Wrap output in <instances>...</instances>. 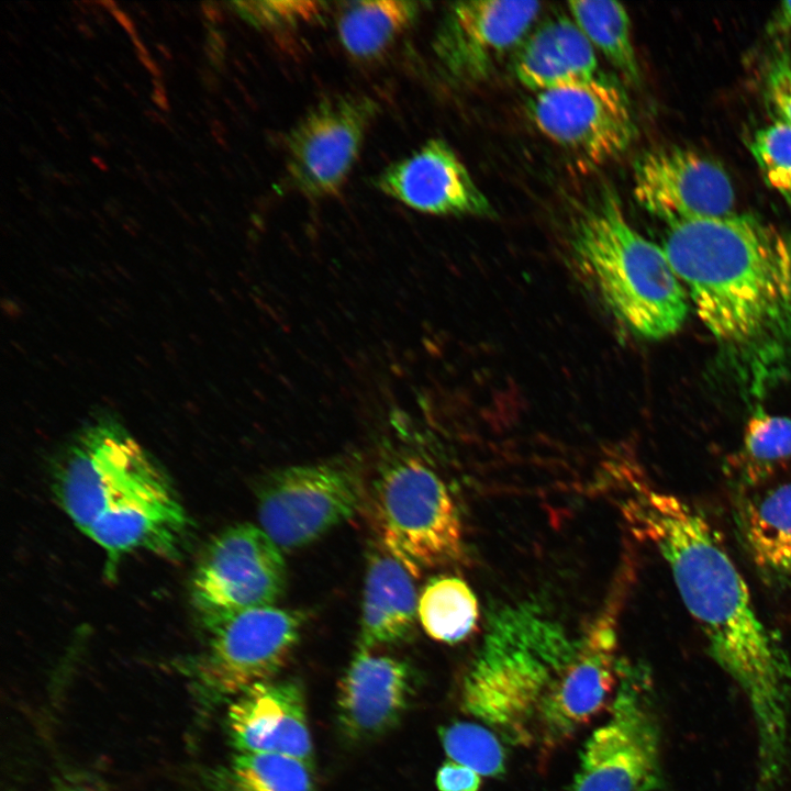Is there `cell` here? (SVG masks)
Returning <instances> with one entry per match:
<instances>
[{
	"label": "cell",
	"mask_w": 791,
	"mask_h": 791,
	"mask_svg": "<svg viewBox=\"0 0 791 791\" xmlns=\"http://www.w3.org/2000/svg\"><path fill=\"white\" fill-rule=\"evenodd\" d=\"M621 511L635 537L668 564L680 598L717 664L750 695L766 734L778 735L790 659L704 514L686 500L630 479Z\"/></svg>",
	"instance_id": "1"
},
{
	"label": "cell",
	"mask_w": 791,
	"mask_h": 791,
	"mask_svg": "<svg viewBox=\"0 0 791 791\" xmlns=\"http://www.w3.org/2000/svg\"><path fill=\"white\" fill-rule=\"evenodd\" d=\"M528 114L546 137L595 164L621 156L636 133L624 91L598 76L536 92Z\"/></svg>",
	"instance_id": "12"
},
{
	"label": "cell",
	"mask_w": 791,
	"mask_h": 791,
	"mask_svg": "<svg viewBox=\"0 0 791 791\" xmlns=\"http://www.w3.org/2000/svg\"><path fill=\"white\" fill-rule=\"evenodd\" d=\"M111 14L123 26L130 36L137 35L133 20L124 11L116 9L112 11Z\"/></svg>",
	"instance_id": "34"
},
{
	"label": "cell",
	"mask_w": 791,
	"mask_h": 791,
	"mask_svg": "<svg viewBox=\"0 0 791 791\" xmlns=\"http://www.w3.org/2000/svg\"><path fill=\"white\" fill-rule=\"evenodd\" d=\"M363 495V478L352 461L282 468L258 492L259 527L280 549H296L350 517Z\"/></svg>",
	"instance_id": "10"
},
{
	"label": "cell",
	"mask_w": 791,
	"mask_h": 791,
	"mask_svg": "<svg viewBox=\"0 0 791 791\" xmlns=\"http://www.w3.org/2000/svg\"><path fill=\"white\" fill-rule=\"evenodd\" d=\"M439 737L449 760L461 764L479 776L501 777L505 772V755L499 736L479 724L456 722L439 729Z\"/></svg>",
	"instance_id": "27"
},
{
	"label": "cell",
	"mask_w": 791,
	"mask_h": 791,
	"mask_svg": "<svg viewBox=\"0 0 791 791\" xmlns=\"http://www.w3.org/2000/svg\"><path fill=\"white\" fill-rule=\"evenodd\" d=\"M303 615L275 605L250 609L210 627L189 675L204 703L234 700L252 686L271 680L294 650Z\"/></svg>",
	"instance_id": "8"
},
{
	"label": "cell",
	"mask_w": 791,
	"mask_h": 791,
	"mask_svg": "<svg viewBox=\"0 0 791 791\" xmlns=\"http://www.w3.org/2000/svg\"><path fill=\"white\" fill-rule=\"evenodd\" d=\"M49 791H97V789L88 782L67 780L53 787Z\"/></svg>",
	"instance_id": "33"
},
{
	"label": "cell",
	"mask_w": 791,
	"mask_h": 791,
	"mask_svg": "<svg viewBox=\"0 0 791 791\" xmlns=\"http://www.w3.org/2000/svg\"><path fill=\"white\" fill-rule=\"evenodd\" d=\"M567 5L572 20L592 46L631 83H638L640 69L626 9L620 2L605 0L570 1Z\"/></svg>",
	"instance_id": "24"
},
{
	"label": "cell",
	"mask_w": 791,
	"mask_h": 791,
	"mask_svg": "<svg viewBox=\"0 0 791 791\" xmlns=\"http://www.w3.org/2000/svg\"><path fill=\"white\" fill-rule=\"evenodd\" d=\"M740 535L755 565L768 576L791 575V482L743 501Z\"/></svg>",
	"instance_id": "21"
},
{
	"label": "cell",
	"mask_w": 791,
	"mask_h": 791,
	"mask_svg": "<svg viewBox=\"0 0 791 791\" xmlns=\"http://www.w3.org/2000/svg\"><path fill=\"white\" fill-rule=\"evenodd\" d=\"M436 786L439 791H478L480 777L472 769L448 760L437 771Z\"/></svg>",
	"instance_id": "31"
},
{
	"label": "cell",
	"mask_w": 791,
	"mask_h": 791,
	"mask_svg": "<svg viewBox=\"0 0 791 791\" xmlns=\"http://www.w3.org/2000/svg\"><path fill=\"white\" fill-rule=\"evenodd\" d=\"M594 48L572 19L547 20L521 43L513 62L517 80L543 91L597 77Z\"/></svg>",
	"instance_id": "19"
},
{
	"label": "cell",
	"mask_w": 791,
	"mask_h": 791,
	"mask_svg": "<svg viewBox=\"0 0 791 791\" xmlns=\"http://www.w3.org/2000/svg\"><path fill=\"white\" fill-rule=\"evenodd\" d=\"M286 586L281 549L259 527L241 523L204 546L191 579V600L205 627L274 605Z\"/></svg>",
	"instance_id": "9"
},
{
	"label": "cell",
	"mask_w": 791,
	"mask_h": 791,
	"mask_svg": "<svg viewBox=\"0 0 791 791\" xmlns=\"http://www.w3.org/2000/svg\"><path fill=\"white\" fill-rule=\"evenodd\" d=\"M78 116H79V119H80L83 123L90 124L89 116H88V114H86L85 112L79 111V112H78Z\"/></svg>",
	"instance_id": "50"
},
{
	"label": "cell",
	"mask_w": 791,
	"mask_h": 791,
	"mask_svg": "<svg viewBox=\"0 0 791 791\" xmlns=\"http://www.w3.org/2000/svg\"><path fill=\"white\" fill-rule=\"evenodd\" d=\"M419 11V3L413 1L352 2L338 16L339 42L355 58H377L412 25Z\"/></svg>",
	"instance_id": "22"
},
{
	"label": "cell",
	"mask_w": 791,
	"mask_h": 791,
	"mask_svg": "<svg viewBox=\"0 0 791 791\" xmlns=\"http://www.w3.org/2000/svg\"><path fill=\"white\" fill-rule=\"evenodd\" d=\"M409 664L359 648L338 686L337 720L344 735L363 742L396 726L413 697Z\"/></svg>",
	"instance_id": "18"
},
{
	"label": "cell",
	"mask_w": 791,
	"mask_h": 791,
	"mask_svg": "<svg viewBox=\"0 0 791 791\" xmlns=\"http://www.w3.org/2000/svg\"><path fill=\"white\" fill-rule=\"evenodd\" d=\"M152 101L161 110L168 111L169 110V103L166 97V93L154 90L152 96Z\"/></svg>",
	"instance_id": "37"
},
{
	"label": "cell",
	"mask_w": 791,
	"mask_h": 791,
	"mask_svg": "<svg viewBox=\"0 0 791 791\" xmlns=\"http://www.w3.org/2000/svg\"><path fill=\"white\" fill-rule=\"evenodd\" d=\"M230 4L250 24L265 29L308 22L316 18L324 7L317 1H233Z\"/></svg>",
	"instance_id": "29"
},
{
	"label": "cell",
	"mask_w": 791,
	"mask_h": 791,
	"mask_svg": "<svg viewBox=\"0 0 791 791\" xmlns=\"http://www.w3.org/2000/svg\"><path fill=\"white\" fill-rule=\"evenodd\" d=\"M791 459V419L758 408L748 419L742 450L736 457L742 478L756 482L775 466Z\"/></svg>",
	"instance_id": "26"
},
{
	"label": "cell",
	"mask_w": 791,
	"mask_h": 791,
	"mask_svg": "<svg viewBox=\"0 0 791 791\" xmlns=\"http://www.w3.org/2000/svg\"><path fill=\"white\" fill-rule=\"evenodd\" d=\"M94 2H96V4L101 5L102 8L109 10L110 12L119 9L116 3L112 0H99V1H94Z\"/></svg>",
	"instance_id": "44"
},
{
	"label": "cell",
	"mask_w": 791,
	"mask_h": 791,
	"mask_svg": "<svg viewBox=\"0 0 791 791\" xmlns=\"http://www.w3.org/2000/svg\"><path fill=\"white\" fill-rule=\"evenodd\" d=\"M616 592L578 638L576 653L556 678L543 706L537 742L554 747L586 725L616 693L621 660H617Z\"/></svg>",
	"instance_id": "13"
},
{
	"label": "cell",
	"mask_w": 791,
	"mask_h": 791,
	"mask_svg": "<svg viewBox=\"0 0 791 791\" xmlns=\"http://www.w3.org/2000/svg\"><path fill=\"white\" fill-rule=\"evenodd\" d=\"M571 250L580 270L615 320L633 334L661 339L680 330L688 293L662 247L625 219L609 189L575 220Z\"/></svg>",
	"instance_id": "5"
},
{
	"label": "cell",
	"mask_w": 791,
	"mask_h": 791,
	"mask_svg": "<svg viewBox=\"0 0 791 791\" xmlns=\"http://www.w3.org/2000/svg\"><path fill=\"white\" fill-rule=\"evenodd\" d=\"M541 12L537 1H460L446 10L434 40L448 76L476 83L489 78L520 45Z\"/></svg>",
	"instance_id": "14"
},
{
	"label": "cell",
	"mask_w": 791,
	"mask_h": 791,
	"mask_svg": "<svg viewBox=\"0 0 791 791\" xmlns=\"http://www.w3.org/2000/svg\"><path fill=\"white\" fill-rule=\"evenodd\" d=\"M156 176H157V178L160 180V182H163V183H165V185H169V183H170V179H169L170 177L167 176V174L158 170V171H156Z\"/></svg>",
	"instance_id": "47"
},
{
	"label": "cell",
	"mask_w": 791,
	"mask_h": 791,
	"mask_svg": "<svg viewBox=\"0 0 791 791\" xmlns=\"http://www.w3.org/2000/svg\"><path fill=\"white\" fill-rule=\"evenodd\" d=\"M91 161L100 169V170H108L107 164L98 156L92 155Z\"/></svg>",
	"instance_id": "45"
},
{
	"label": "cell",
	"mask_w": 791,
	"mask_h": 791,
	"mask_svg": "<svg viewBox=\"0 0 791 791\" xmlns=\"http://www.w3.org/2000/svg\"><path fill=\"white\" fill-rule=\"evenodd\" d=\"M92 140H93L94 143H97V145H99L100 147H103V148H109V147H110L111 140L107 137L105 133L102 134V133H99V132H93V134H92Z\"/></svg>",
	"instance_id": "39"
},
{
	"label": "cell",
	"mask_w": 791,
	"mask_h": 791,
	"mask_svg": "<svg viewBox=\"0 0 791 791\" xmlns=\"http://www.w3.org/2000/svg\"><path fill=\"white\" fill-rule=\"evenodd\" d=\"M22 4H23V7H24L25 10H31V9H33V7H32L29 2H23Z\"/></svg>",
	"instance_id": "55"
},
{
	"label": "cell",
	"mask_w": 791,
	"mask_h": 791,
	"mask_svg": "<svg viewBox=\"0 0 791 791\" xmlns=\"http://www.w3.org/2000/svg\"><path fill=\"white\" fill-rule=\"evenodd\" d=\"M76 27L85 37L94 38V32L86 22L76 24Z\"/></svg>",
	"instance_id": "41"
},
{
	"label": "cell",
	"mask_w": 791,
	"mask_h": 791,
	"mask_svg": "<svg viewBox=\"0 0 791 791\" xmlns=\"http://www.w3.org/2000/svg\"><path fill=\"white\" fill-rule=\"evenodd\" d=\"M312 769L286 755L236 753L221 781L224 791H316Z\"/></svg>",
	"instance_id": "25"
},
{
	"label": "cell",
	"mask_w": 791,
	"mask_h": 791,
	"mask_svg": "<svg viewBox=\"0 0 791 791\" xmlns=\"http://www.w3.org/2000/svg\"><path fill=\"white\" fill-rule=\"evenodd\" d=\"M179 58L182 64L190 65V59L186 55L183 56V54H179Z\"/></svg>",
	"instance_id": "53"
},
{
	"label": "cell",
	"mask_w": 791,
	"mask_h": 791,
	"mask_svg": "<svg viewBox=\"0 0 791 791\" xmlns=\"http://www.w3.org/2000/svg\"><path fill=\"white\" fill-rule=\"evenodd\" d=\"M144 114L154 123H160L163 121V118L160 114H158L156 111L152 109L144 110Z\"/></svg>",
	"instance_id": "42"
},
{
	"label": "cell",
	"mask_w": 791,
	"mask_h": 791,
	"mask_svg": "<svg viewBox=\"0 0 791 791\" xmlns=\"http://www.w3.org/2000/svg\"><path fill=\"white\" fill-rule=\"evenodd\" d=\"M661 737L648 671L621 661L608 720L586 742L570 791H656Z\"/></svg>",
	"instance_id": "7"
},
{
	"label": "cell",
	"mask_w": 791,
	"mask_h": 791,
	"mask_svg": "<svg viewBox=\"0 0 791 791\" xmlns=\"http://www.w3.org/2000/svg\"><path fill=\"white\" fill-rule=\"evenodd\" d=\"M156 48L158 49V52L161 54V56H163L166 60H171V59H172L171 52H170V49H169L165 44H163V43H157V44H156Z\"/></svg>",
	"instance_id": "43"
},
{
	"label": "cell",
	"mask_w": 791,
	"mask_h": 791,
	"mask_svg": "<svg viewBox=\"0 0 791 791\" xmlns=\"http://www.w3.org/2000/svg\"><path fill=\"white\" fill-rule=\"evenodd\" d=\"M203 49L205 55L208 56L211 64L218 68L222 66L221 56L212 49L207 43L203 45Z\"/></svg>",
	"instance_id": "38"
},
{
	"label": "cell",
	"mask_w": 791,
	"mask_h": 791,
	"mask_svg": "<svg viewBox=\"0 0 791 791\" xmlns=\"http://www.w3.org/2000/svg\"><path fill=\"white\" fill-rule=\"evenodd\" d=\"M69 60H71L70 63H71L77 69H80V66L77 64L76 59H74L73 57H69Z\"/></svg>",
	"instance_id": "54"
},
{
	"label": "cell",
	"mask_w": 791,
	"mask_h": 791,
	"mask_svg": "<svg viewBox=\"0 0 791 791\" xmlns=\"http://www.w3.org/2000/svg\"><path fill=\"white\" fill-rule=\"evenodd\" d=\"M749 149L766 182L791 199V127L777 121L758 130Z\"/></svg>",
	"instance_id": "28"
},
{
	"label": "cell",
	"mask_w": 791,
	"mask_h": 791,
	"mask_svg": "<svg viewBox=\"0 0 791 791\" xmlns=\"http://www.w3.org/2000/svg\"><path fill=\"white\" fill-rule=\"evenodd\" d=\"M478 600L463 579L442 575L432 578L417 600V619L433 639L458 643L467 638L479 620Z\"/></svg>",
	"instance_id": "23"
},
{
	"label": "cell",
	"mask_w": 791,
	"mask_h": 791,
	"mask_svg": "<svg viewBox=\"0 0 791 791\" xmlns=\"http://www.w3.org/2000/svg\"><path fill=\"white\" fill-rule=\"evenodd\" d=\"M123 86L131 94H133L134 97H137V92L133 89V87L131 85L124 82Z\"/></svg>",
	"instance_id": "52"
},
{
	"label": "cell",
	"mask_w": 791,
	"mask_h": 791,
	"mask_svg": "<svg viewBox=\"0 0 791 791\" xmlns=\"http://www.w3.org/2000/svg\"><path fill=\"white\" fill-rule=\"evenodd\" d=\"M136 55L149 56V53L137 35L131 36Z\"/></svg>",
	"instance_id": "40"
},
{
	"label": "cell",
	"mask_w": 791,
	"mask_h": 791,
	"mask_svg": "<svg viewBox=\"0 0 791 791\" xmlns=\"http://www.w3.org/2000/svg\"><path fill=\"white\" fill-rule=\"evenodd\" d=\"M138 60L141 64L155 77L160 78L161 77V69L158 67L156 62H154L149 56H143L137 55Z\"/></svg>",
	"instance_id": "36"
},
{
	"label": "cell",
	"mask_w": 791,
	"mask_h": 791,
	"mask_svg": "<svg viewBox=\"0 0 791 791\" xmlns=\"http://www.w3.org/2000/svg\"><path fill=\"white\" fill-rule=\"evenodd\" d=\"M92 99H93L94 103H96L99 108L105 109V104L103 103V101H102L100 98L93 96Z\"/></svg>",
	"instance_id": "51"
},
{
	"label": "cell",
	"mask_w": 791,
	"mask_h": 791,
	"mask_svg": "<svg viewBox=\"0 0 791 791\" xmlns=\"http://www.w3.org/2000/svg\"><path fill=\"white\" fill-rule=\"evenodd\" d=\"M577 642L537 606L502 608L465 676L463 709L508 744L536 743L545 701Z\"/></svg>",
	"instance_id": "4"
},
{
	"label": "cell",
	"mask_w": 791,
	"mask_h": 791,
	"mask_svg": "<svg viewBox=\"0 0 791 791\" xmlns=\"http://www.w3.org/2000/svg\"><path fill=\"white\" fill-rule=\"evenodd\" d=\"M236 753L279 754L313 767V745L303 689L292 679L256 683L237 695L227 713Z\"/></svg>",
	"instance_id": "17"
},
{
	"label": "cell",
	"mask_w": 791,
	"mask_h": 791,
	"mask_svg": "<svg viewBox=\"0 0 791 791\" xmlns=\"http://www.w3.org/2000/svg\"><path fill=\"white\" fill-rule=\"evenodd\" d=\"M54 491L75 526L107 550L143 545L183 513L166 474L111 417L89 422L62 455Z\"/></svg>",
	"instance_id": "3"
},
{
	"label": "cell",
	"mask_w": 791,
	"mask_h": 791,
	"mask_svg": "<svg viewBox=\"0 0 791 791\" xmlns=\"http://www.w3.org/2000/svg\"><path fill=\"white\" fill-rule=\"evenodd\" d=\"M152 82H153V86H154V90H157V91H160V92L166 93L165 85H164V82L161 81L160 78H154V79L152 80Z\"/></svg>",
	"instance_id": "46"
},
{
	"label": "cell",
	"mask_w": 791,
	"mask_h": 791,
	"mask_svg": "<svg viewBox=\"0 0 791 791\" xmlns=\"http://www.w3.org/2000/svg\"><path fill=\"white\" fill-rule=\"evenodd\" d=\"M790 248H791V235L788 236Z\"/></svg>",
	"instance_id": "56"
},
{
	"label": "cell",
	"mask_w": 791,
	"mask_h": 791,
	"mask_svg": "<svg viewBox=\"0 0 791 791\" xmlns=\"http://www.w3.org/2000/svg\"><path fill=\"white\" fill-rule=\"evenodd\" d=\"M386 196L433 215L492 216L494 209L455 151L432 138L383 169L375 180Z\"/></svg>",
	"instance_id": "16"
},
{
	"label": "cell",
	"mask_w": 791,
	"mask_h": 791,
	"mask_svg": "<svg viewBox=\"0 0 791 791\" xmlns=\"http://www.w3.org/2000/svg\"><path fill=\"white\" fill-rule=\"evenodd\" d=\"M770 29L773 32L791 29V1H784L780 4L770 24Z\"/></svg>",
	"instance_id": "32"
},
{
	"label": "cell",
	"mask_w": 791,
	"mask_h": 791,
	"mask_svg": "<svg viewBox=\"0 0 791 791\" xmlns=\"http://www.w3.org/2000/svg\"><path fill=\"white\" fill-rule=\"evenodd\" d=\"M766 88L778 122L791 127V58L782 57L773 63Z\"/></svg>",
	"instance_id": "30"
},
{
	"label": "cell",
	"mask_w": 791,
	"mask_h": 791,
	"mask_svg": "<svg viewBox=\"0 0 791 791\" xmlns=\"http://www.w3.org/2000/svg\"><path fill=\"white\" fill-rule=\"evenodd\" d=\"M377 113L369 97L327 98L313 107L286 140L289 186L313 199L339 194Z\"/></svg>",
	"instance_id": "11"
},
{
	"label": "cell",
	"mask_w": 791,
	"mask_h": 791,
	"mask_svg": "<svg viewBox=\"0 0 791 791\" xmlns=\"http://www.w3.org/2000/svg\"><path fill=\"white\" fill-rule=\"evenodd\" d=\"M662 249L695 312L754 390L791 367V248L753 214L666 224Z\"/></svg>",
	"instance_id": "2"
},
{
	"label": "cell",
	"mask_w": 791,
	"mask_h": 791,
	"mask_svg": "<svg viewBox=\"0 0 791 791\" xmlns=\"http://www.w3.org/2000/svg\"><path fill=\"white\" fill-rule=\"evenodd\" d=\"M412 575L389 553L371 555L366 572L360 647L392 645L408 638L417 617Z\"/></svg>",
	"instance_id": "20"
},
{
	"label": "cell",
	"mask_w": 791,
	"mask_h": 791,
	"mask_svg": "<svg viewBox=\"0 0 791 791\" xmlns=\"http://www.w3.org/2000/svg\"><path fill=\"white\" fill-rule=\"evenodd\" d=\"M371 511L382 545L412 577L465 554L457 505L444 480L419 457L400 455L382 464Z\"/></svg>",
	"instance_id": "6"
},
{
	"label": "cell",
	"mask_w": 791,
	"mask_h": 791,
	"mask_svg": "<svg viewBox=\"0 0 791 791\" xmlns=\"http://www.w3.org/2000/svg\"><path fill=\"white\" fill-rule=\"evenodd\" d=\"M57 131L66 138H70L69 134L67 133V130L59 123H56Z\"/></svg>",
	"instance_id": "49"
},
{
	"label": "cell",
	"mask_w": 791,
	"mask_h": 791,
	"mask_svg": "<svg viewBox=\"0 0 791 791\" xmlns=\"http://www.w3.org/2000/svg\"><path fill=\"white\" fill-rule=\"evenodd\" d=\"M634 196L666 224L734 213L735 192L726 171L680 147L649 151L634 165Z\"/></svg>",
	"instance_id": "15"
},
{
	"label": "cell",
	"mask_w": 791,
	"mask_h": 791,
	"mask_svg": "<svg viewBox=\"0 0 791 791\" xmlns=\"http://www.w3.org/2000/svg\"><path fill=\"white\" fill-rule=\"evenodd\" d=\"M94 80L103 88L109 89V85L107 83L105 79H103L100 75L94 76Z\"/></svg>",
	"instance_id": "48"
},
{
	"label": "cell",
	"mask_w": 791,
	"mask_h": 791,
	"mask_svg": "<svg viewBox=\"0 0 791 791\" xmlns=\"http://www.w3.org/2000/svg\"><path fill=\"white\" fill-rule=\"evenodd\" d=\"M200 8L204 18L210 22L222 21V14L221 11L216 8V3L210 1L202 2L200 4Z\"/></svg>",
	"instance_id": "35"
}]
</instances>
